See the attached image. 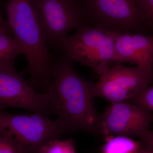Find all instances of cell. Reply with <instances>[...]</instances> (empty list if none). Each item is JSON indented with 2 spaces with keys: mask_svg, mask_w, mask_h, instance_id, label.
Returning <instances> with one entry per match:
<instances>
[{
  "mask_svg": "<svg viewBox=\"0 0 153 153\" xmlns=\"http://www.w3.org/2000/svg\"><path fill=\"white\" fill-rule=\"evenodd\" d=\"M94 85L77 73L66 55L52 65V82L47 93L62 133L83 131L102 135L101 116L94 100Z\"/></svg>",
  "mask_w": 153,
  "mask_h": 153,
  "instance_id": "obj_1",
  "label": "cell"
},
{
  "mask_svg": "<svg viewBox=\"0 0 153 153\" xmlns=\"http://www.w3.org/2000/svg\"><path fill=\"white\" fill-rule=\"evenodd\" d=\"M3 6L15 40L28 62V81L33 89L49 91L52 79L51 57L29 0H7Z\"/></svg>",
  "mask_w": 153,
  "mask_h": 153,
  "instance_id": "obj_2",
  "label": "cell"
},
{
  "mask_svg": "<svg viewBox=\"0 0 153 153\" xmlns=\"http://www.w3.org/2000/svg\"><path fill=\"white\" fill-rule=\"evenodd\" d=\"M120 33L86 24L64 38L59 48L72 61L91 68L100 76L117 64L115 44Z\"/></svg>",
  "mask_w": 153,
  "mask_h": 153,
  "instance_id": "obj_3",
  "label": "cell"
},
{
  "mask_svg": "<svg viewBox=\"0 0 153 153\" xmlns=\"http://www.w3.org/2000/svg\"><path fill=\"white\" fill-rule=\"evenodd\" d=\"M48 47L59 48L68 34L86 25L88 20L78 0H29Z\"/></svg>",
  "mask_w": 153,
  "mask_h": 153,
  "instance_id": "obj_4",
  "label": "cell"
},
{
  "mask_svg": "<svg viewBox=\"0 0 153 153\" xmlns=\"http://www.w3.org/2000/svg\"><path fill=\"white\" fill-rule=\"evenodd\" d=\"M92 26L120 33L148 34L138 0H81Z\"/></svg>",
  "mask_w": 153,
  "mask_h": 153,
  "instance_id": "obj_5",
  "label": "cell"
},
{
  "mask_svg": "<svg viewBox=\"0 0 153 153\" xmlns=\"http://www.w3.org/2000/svg\"><path fill=\"white\" fill-rule=\"evenodd\" d=\"M62 134L56 121L45 115L14 114L0 111V134L13 139L24 153H38L45 143Z\"/></svg>",
  "mask_w": 153,
  "mask_h": 153,
  "instance_id": "obj_6",
  "label": "cell"
},
{
  "mask_svg": "<svg viewBox=\"0 0 153 153\" xmlns=\"http://www.w3.org/2000/svg\"><path fill=\"white\" fill-rule=\"evenodd\" d=\"M99 76L94 87L95 97L120 102L128 101L149 86L153 79V70L115 64Z\"/></svg>",
  "mask_w": 153,
  "mask_h": 153,
  "instance_id": "obj_7",
  "label": "cell"
},
{
  "mask_svg": "<svg viewBox=\"0 0 153 153\" xmlns=\"http://www.w3.org/2000/svg\"><path fill=\"white\" fill-rule=\"evenodd\" d=\"M9 107L46 116L53 112L49 94L36 92L14 65L0 67V111Z\"/></svg>",
  "mask_w": 153,
  "mask_h": 153,
  "instance_id": "obj_8",
  "label": "cell"
},
{
  "mask_svg": "<svg viewBox=\"0 0 153 153\" xmlns=\"http://www.w3.org/2000/svg\"><path fill=\"white\" fill-rule=\"evenodd\" d=\"M153 114L128 102H111L101 116L102 135L135 136L140 139L149 131Z\"/></svg>",
  "mask_w": 153,
  "mask_h": 153,
  "instance_id": "obj_9",
  "label": "cell"
},
{
  "mask_svg": "<svg viewBox=\"0 0 153 153\" xmlns=\"http://www.w3.org/2000/svg\"><path fill=\"white\" fill-rule=\"evenodd\" d=\"M115 51L117 64L128 63L153 70V35L120 33Z\"/></svg>",
  "mask_w": 153,
  "mask_h": 153,
  "instance_id": "obj_10",
  "label": "cell"
},
{
  "mask_svg": "<svg viewBox=\"0 0 153 153\" xmlns=\"http://www.w3.org/2000/svg\"><path fill=\"white\" fill-rule=\"evenodd\" d=\"M22 55L23 49L14 38L10 27L0 29V67L14 65L15 59Z\"/></svg>",
  "mask_w": 153,
  "mask_h": 153,
  "instance_id": "obj_11",
  "label": "cell"
},
{
  "mask_svg": "<svg viewBox=\"0 0 153 153\" xmlns=\"http://www.w3.org/2000/svg\"><path fill=\"white\" fill-rule=\"evenodd\" d=\"M106 140L101 153H138L142 146L128 137L110 136Z\"/></svg>",
  "mask_w": 153,
  "mask_h": 153,
  "instance_id": "obj_12",
  "label": "cell"
},
{
  "mask_svg": "<svg viewBox=\"0 0 153 153\" xmlns=\"http://www.w3.org/2000/svg\"><path fill=\"white\" fill-rule=\"evenodd\" d=\"M38 153H76L74 140H59L58 138L48 141L43 145Z\"/></svg>",
  "mask_w": 153,
  "mask_h": 153,
  "instance_id": "obj_13",
  "label": "cell"
},
{
  "mask_svg": "<svg viewBox=\"0 0 153 153\" xmlns=\"http://www.w3.org/2000/svg\"><path fill=\"white\" fill-rule=\"evenodd\" d=\"M136 105L153 111V85L148 86L137 95L128 101H126Z\"/></svg>",
  "mask_w": 153,
  "mask_h": 153,
  "instance_id": "obj_14",
  "label": "cell"
},
{
  "mask_svg": "<svg viewBox=\"0 0 153 153\" xmlns=\"http://www.w3.org/2000/svg\"><path fill=\"white\" fill-rule=\"evenodd\" d=\"M148 32L153 35V0H138Z\"/></svg>",
  "mask_w": 153,
  "mask_h": 153,
  "instance_id": "obj_15",
  "label": "cell"
},
{
  "mask_svg": "<svg viewBox=\"0 0 153 153\" xmlns=\"http://www.w3.org/2000/svg\"><path fill=\"white\" fill-rule=\"evenodd\" d=\"M0 153H24L13 139L0 134Z\"/></svg>",
  "mask_w": 153,
  "mask_h": 153,
  "instance_id": "obj_16",
  "label": "cell"
},
{
  "mask_svg": "<svg viewBox=\"0 0 153 153\" xmlns=\"http://www.w3.org/2000/svg\"><path fill=\"white\" fill-rule=\"evenodd\" d=\"M140 143L144 146H147L153 149V129L140 139Z\"/></svg>",
  "mask_w": 153,
  "mask_h": 153,
  "instance_id": "obj_17",
  "label": "cell"
},
{
  "mask_svg": "<svg viewBox=\"0 0 153 153\" xmlns=\"http://www.w3.org/2000/svg\"><path fill=\"white\" fill-rule=\"evenodd\" d=\"M10 27L7 21L4 18L2 10L1 8V3L0 2V29Z\"/></svg>",
  "mask_w": 153,
  "mask_h": 153,
  "instance_id": "obj_18",
  "label": "cell"
},
{
  "mask_svg": "<svg viewBox=\"0 0 153 153\" xmlns=\"http://www.w3.org/2000/svg\"><path fill=\"white\" fill-rule=\"evenodd\" d=\"M138 153H153V149L142 144Z\"/></svg>",
  "mask_w": 153,
  "mask_h": 153,
  "instance_id": "obj_19",
  "label": "cell"
}]
</instances>
